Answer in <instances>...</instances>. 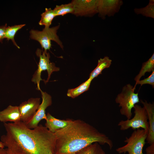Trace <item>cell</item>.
I'll return each mask as SVG.
<instances>
[{"label": "cell", "instance_id": "6da1fadb", "mask_svg": "<svg viewBox=\"0 0 154 154\" xmlns=\"http://www.w3.org/2000/svg\"><path fill=\"white\" fill-rule=\"evenodd\" d=\"M4 126L6 132L1 141L10 154H54L56 136L45 126L31 129L21 121Z\"/></svg>", "mask_w": 154, "mask_h": 154}, {"label": "cell", "instance_id": "7a4b0ae2", "mask_svg": "<svg viewBox=\"0 0 154 154\" xmlns=\"http://www.w3.org/2000/svg\"><path fill=\"white\" fill-rule=\"evenodd\" d=\"M54 134V154H76L95 142L106 144L110 149L113 146L112 141L106 135L80 119L71 120L66 126Z\"/></svg>", "mask_w": 154, "mask_h": 154}, {"label": "cell", "instance_id": "3957f363", "mask_svg": "<svg viewBox=\"0 0 154 154\" xmlns=\"http://www.w3.org/2000/svg\"><path fill=\"white\" fill-rule=\"evenodd\" d=\"M135 90L133 86L127 84L123 87L121 92L117 95L115 99L116 103L119 104V106L121 108L120 114L127 119L131 118L132 109L139 102L138 93H135Z\"/></svg>", "mask_w": 154, "mask_h": 154}, {"label": "cell", "instance_id": "277c9868", "mask_svg": "<svg viewBox=\"0 0 154 154\" xmlns=\"http://www.w3.org/2000/svg\"><path fill=\"white\" fill-rule=\"evenodd\" d=\"M148 131L142 129L135 130L130 136L125 137L124 145L116 149L119 154L127 152L128 154H144L143 149L146 143Z\"/></svg>", "mask_w": 154, "mask_h": 154}, {"label": "cell", "instance_id": "5b68a950", "mask_svg": "<svg viewBox=\"0 0 154 154\" xmlns=\"http://www.w3.org/2000/svg\"><path fill=\"white\" fill-rule=\"evenodd\" d=\"M60 27V25L52 27H44L42 31L34 29L30 31L31 38L38 41L40 44L42 49L47 51L51 47V41L56 42L62 49L64 46L57 35L58 30Z\"/></svg>", "mask_w": 154, "mask_h": 154}, {"label": "cell", "instance_id": "8992f818", "mask_svg": "<svg viewBox=\"0 0 154 154\" xmlns=\"http://www.w3.org/2000/svg\"><path fill=\"white\" fill-rule=\"evenodd\" d=\"M133 108L134 115L132 118L121 120L118 123V126L119 127L120 130L125 131L131 128L134 130L142 129L149 131L148 117L145 108L136 104Z\"/></svg>", "mask_w": 154, "mask_h": 154}, {"label": "cell", "instance_id": "52a82bcc", "mask_svg": "<svg viewBox=\"0 0 154 154\" xmlns=\"http://www.w3.org/2000/svg\"><path fill=\"white\" fill-rule=\"evenodd\" d=\"M37 56L39 57V61L38 66V68L33 75L31 81L35 84L37 85V90L40 89L39 84L41 80H43L41 78V72L44 70H47L48 77L45 83L47 82L50 77L52 73L54 72L59 70L60 68L56 66L53 62H51L50 61V55L47 51L42 50L38 48L36 52Z\"/></svg>", "mask_w": 154, "mask_h": 154}, {"label": "cell", "instance_id": "ba28073f", "mask_svg": "<svg viewBox=\"0 0 154 154\" xmlns=\"http://www.w3.org/2000/svg\"><path fill=\"white\" fill-rule=\"evenodd\" d=\"M98 0H73L72 14L76 17H91L98 13Z\"/></svg>", "mask_w": 154, "mask_h": 154}, {"label": "cell", "instance_id": "9c48e42d", "mask_svg": "<svg viewBox=\"0 0 154 154\" xmlns=\"http://www.w3.org/2000/svg\"><path fill=\"white\" fill-rule=\"evenodd\" d=\"M42 101L40 104L37 110L32 118L27 123H25L29 128L33 129L38 125L39 122L42 119L45 120L46 119V110L52 104V99L50 95L41 89Z\"/></svg>", "mask_w": 154, "mask_h": 154}, {"label": "cell", "instance_id": "30bf717a", "mask_svg": "<svg viewBox=\"0 0 154 154\" xmlns=\"http://www.w3.org/2000/svg\"><path fill=\"white\" fill-rule=\"evenodd\" d=\"M123 4L121 0H98V16L104 19L106 16H114L118 13Z\"/></svg>", "mask_w": 154, "mask_h": 154}, {"label": "cell", "instance_id": "8fae6325", "mask_svg": "<svg viewBox=\"0 0 154 154\" xmlns=\"http://www.w3.org/2000/svg\"><path fill=\"white\" fill-rule=\"evenodd\" d=\"M39 98H31L22 102L19 106L21 121L27 123L33 117L40 105Z\"/></svg>", "mask_w": 154, "mask_h": 154}, {"label": "cell", "instance_id": "7c38bea8", "mask_svg": "<svg viewBox=\"0 0 154 154\" xmlns=\"http://www.w3.org/2000/svg\"><path fill=\"white\" fill-rule=\"evenodd\" d=\"M145 108L147 114L149 124L148 133L146 139L147 143L149 144L154 143V104L148 103L146 100L143 101L140 100Z\"/></svg>", "mask_w": 154, "mask_h": 154}, {"label": "cell", "instance_id": "4fadbf2b", "mask_svg": "<svg viewBox=\"0 0 154 154\" xmlns=\"http://www.w3.org/2000/svg\"><path fill=\"white\" fill-rule=\"evenodd\" d=\"M21 121V115L19 106H9L0 112V121L6 123L8 121L17 122Z\"/></svg>", "mask_w": 154, "mask_h": 154}, {"label": "cell", "instance_id": "5bb4252c", "mask_svg": "<svg viewBox=\"0 0 154 154\" xmlns=\"http://www.w3.org/2000/svg\"><path fill=\"white\" fill-rule=\"evenodd\" d=\"M45 127L51 132L54 133L57 131L66 126L70 122L71 119L67 120L57 119L49 113L46 114Z\"/></svg>", "mask_w": 154, "mask_h": 154}, {"label": "cell", "instance_id": "9a60e30c", "mask_svg": "<svg viewBox=\"0 0 154 154\" xmlns=\"http://www.w3.org/2000/svg\"><path fill=\"white\" fill-rule=\"evenodd\" d=\"M112 60L107 56L98 60L96 68L90 73L89 78L92 80L102 74V71L105 68H109L111 66Z\"/></svg>", "mask_w": 154, "mask_h": 154}, {"label": "cell", "instance_id": "2e32d148", "mask_svg": "<svg viewBox=\"0 0 154 154\" xmlns=\"http://www.w3.org/2000/svg\"><path fill=\"white\" fill-rule=\"evenodd\" d=\"M92 80L89 78L78 87L74 88L69 89L67 94V96L74 98L87 91L89 89Z\"/></svg>", "mask_w": 154, "mask_h": 154}, {"label": "cell", "instance_id": "e0dca14e", "mask_svg": "<svg viewBox=\"0 0 154 154\" xmlns=\"http://www.w3.org/2000/svg\"><path fill=\"white\" fill-rule=\"evenodd\" d=\"M154 70V53L146 62L142 63L141 68L139 74L134 78V80L137 82L140 80L141 78L145 76L146 72H150Z\"/></svg>", "mask_w": 154, "mask_h": 154}, {"label": "cell", "instance_id": "ac0fdd59", "mask_svg": "<svg viewBox=\"0 0 154 154\" xmlns=\"http://www.w3.org/2000/svg\"><path fill=\"white\" fill-rule=\"evenodd\" d=\"M41 18L39 22L40 25H44V27H49L54 18L56 17L53 10L51 8H46L45 11L41 15Z\"/></svg>", "mask_w": 154, "mask_h": 154}, {"label": "cell", "instance_id": "d6986e66", "mask_svg": "<svg viewBox=\"0 0 154 154\" xmlns=\"http://www.w3.org/2000/svg\"><path fill=\"white\" fill-rule=\"evenodd\" d=\"M135 13L137 15L141 14L146 17L154 18V0H150L145 7L140 8H135Z\"/></svg>", "mask_w": 154, "mask_h": 154}, {"label": "cell", "instance_id": "ffe728a7", "mask_svg": "<svg viewBox=\"0 0 154 154\" xmlns=\"http://www.w3.org/2000/svg\"><path fill=\"white\" fill-rule=\"evenodd\" d=\"M25 25V24L15 25L11 26H7L6 27L5 35V38L8 40H11L13 44L18 48L20 47L15 41L14 37L17 31Z\"/></svg>", "mask_w": 154, "mask_h": 154}, {"label": "cell", "instance_id": "44dd1931", "mask_svg": "<svg viewBox=\"0 0 154 154\" xmlns=\"http://www.w3.org/2000/svg\"><path fill=\"white\" fill-rule=\"evenodd\" d=\"M53 10L56 17L63 16L68 13L72 14L74 8L72 3L70 2L60 5H56Z\"/></svg>", "mask_w": 154, "mask_h": 154}, {"label": "cell", "instance_id": "7402d4cb", "mask_svg": "<svg viewBox=\"0 0 154 154\" xmlns=\"http://www.w3.org/2000/svg\"><path fill=\"white\" fill-rule=\"evenodd\" d=\"M76 154H106L100 145L94 143L83 149Z\"/></svg>", "mask_w": 154, "mask_h": 154}, {"label": "cell", "instance_id": "603a6c76", "mask_svg": "<svg viewBox=\"0 0 154 154\" xmlns=\"http://www.w3.org/2000/svg\"><path fill=\"white\" fill-rule=\"evenodd\" d=\"M145 84H149L151 85L153 88L154 87V70L153 71L151 74L146 78L142 80H139L135 84L133 88L135 89L137 85L140 84L141 86Z\"/></svg>", "mask_w": 154, "mask_h": 154}, {"label": "cell", "instance_id": "cb8c5ba5", "mask_svg": "<svg viewBox=\"0 0 154 154\" xmlns=\"http://www.w3.org/2000/svg\"><path fill=\"white\" fill-rule=\"evenodd\" d=\"M7 27V24L0 26V42H2L3 39L5 38L6 29Z\"/></svg>", "mask_w": 154, "mask_h": 154}, {"label": "cell", "instance_id": "d4e9b609", "mask_svg": "<svg viewBox=\"0 0 154 154\" xmlns=\"http://www.w3.org/2000/svg\"><path fill=\"white\" fill-rule=\"evenodd\" d=\"M149 145L146 149V154H154V143Z\"/></svg>", "mask_w": 154, "mask_h": 154}, {"label": "cell", "instance_id": "484cf974", "mask_svg": "<svg viewBox=\"0 0 154 154\" xmlns=\"http://www.w3.org/2000/svg\"><path fill=\"white\" fill-rule=\"evenodd\" d=\"M0 154H10L7 151L6 149L0 148Z\"/></svg>", "mask_w": 154, "mask_h": 154}, {"label": "cell", "instance_id": "4316f807", "mask_svg": "<svg viewBox=\"0 0 154 154\" xmlns=\"http://www.w3.org/2000/svg\"><path fill=\"white\" fill-rule=\"evenodd\" d=\"M4 147L5 146L3 143L1 141H0V148H4Z\"/></svg>", "mask_w": 154, "mask_h": 154}, {"label": "cell", "instance_id": "83f0119b", "mask_svg": "<svg viewBox=\"0 0 154 154\" xmlns=\"http://www.w3.org/2000/svg\"></svg>", "mask_w": 154, "mask_h": 154}]
</instances>
